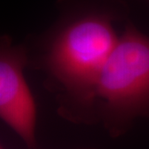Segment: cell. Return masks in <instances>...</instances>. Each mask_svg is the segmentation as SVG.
I'll return each mask as SVG.
<instances>
[{
	"label": "cell",
	"mask_w": 149,
	"mask_h": 149,
	"mask_svg": "<svg viewBox=\"0 0 149 149\" xmlns=\"http://www.w3.org/2000/svg\"><path fill=\"white\" fill-rule=\"evenodd\" d=\"M58 18L22 43L27 68L44 76L56 113L68 122L95 125L94 104L100 74L119 40L114 24L128 21L124 0H58Z\"/></svg>",
	"instance_id": "1"
},
{
	"label": "cell",
	"mask_w": 149,
	"mask_h": 149,
	"mask_svg": "<svg viewBox=\"0 0 149 149\" xmlns=\"http://www.w3.org/2000/svg\"><path fill=\"white\" fill-rule=\"evenodd\" d=\"M139 118H149V37L128 19L100 74L94 123L118 139Z\"/></svg>",
	"instance_id": "2"
},
{
	"label": "cell",
	"mask_w": 149,
	"mask_h": 149,
	"mask_svg": "<svg viewBox=\"0 0 149 149\" xmlns=\"http://www.w3.org/2000/svg\"><path fill=\"white\" fill-rule=\"evenodd\" d=\"M80 149H95V148H80Z\"/></svg>",
	"instance_id": "4"
},
{
	"label": "cell",
	"mask_w": 149,
	"mask_h": 149,
	"mask_svg": "<svg viewBox=\"0 0 149 149\" xmlns=\"http://www.w3.org/2000/svg\"><path fill=\"white\" fill-rule=\"evenodd\" d=\"M148 2H149V0H148Z\"/></svg>",
	"instance_id": "6"
},
{
	"label": "cell",
	"mask_w": 149,
	"mask_h": 149,
	"mask_svg": "<svg viewBox=\"0 0 149 149\" xmlns=\"http://www.w3.org/2000/svg\"><path fill=\"white\" fill-rule=\"evenodd\" d=\"M1 149H4V148H3V147H1Z\"/></svg>",
	"instance_id": "5"
},
{
	"label": "cell",
	"mask_w": 149,
	"mask_h": 149,
	"mask_svg": "<svg viewBox=\"0 0 149 149\" xmlns=\"http://www.w3.org/2000/svg\"><path fill=\"white\" fill-rule=\"evenodd\" d=\"M27 56L23 44L15 45L8 35L0 39V117L28 149H37V105L24 69Z\"/></svg>",
	"instance_id": "3"
}]
</instances>
